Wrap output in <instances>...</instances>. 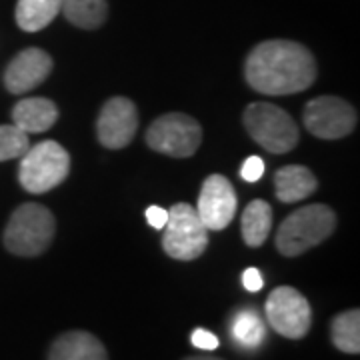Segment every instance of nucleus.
<instances>
[{"label":"nucleus","mask_w":360,"mask_h":360,"mask_svg":"<svg viewBox=\"0 0 360 360\" xmlns=\"http://www.w3.org/2000/svg\"><path fill=\"white\" fill-rule=\"evenodd\" d=\"M319 68L312 52L292 40H266L255 46L245 63L250 89L269 96L296 94L312 86Z\"/></svg>","instance_id":"1"},{"label":"nucleus","mask_w":360,"mask_h":360,"mask_svg":"<svg viewBox=\"0 0 360 360\" xmlns=\"http://www.w3.org/2000/svg\"><path fill=\"white\" fill-rule=\"evenodd\" d=\"M336 229V214L330 206L309 205L290 212L276 232V248L284 257H298L321 245Z\"/></svg>","instance_id":"2"},{"label":"nucleus","mask_w":360,"mask_h":360,"mask_svg":"<svg viewBox=\"0 0 360 360\" xmlns=\"http://www.w3.org/2000/svg\"><path fill=\"white\" fill-rule=\"evenodd\" d=\"M54 232L56 220L51 210L37 202H25L11 214L2 240L16 257H39L51 246Z\"/></svg>","instance_id":"3"},{"label":"nucleus","mask_w":360,"mask_h":360,"mask_svg":"<svg viewBox=\"0 0 360 360\" xmlns=\"http://www.w3.org/2000/svg\"><path fill=\"white\" fill-rule=\"evenodd\" d=\"M243 124L250 139L272 155L290 153L300 139L292 116L272 103L248 104L243 115Z\"/></svg>","instance_id":"4"},{"label":"nucleus","mask_w":360,"mask_h":360,"mask_svg":"<svg viewBox=\"0 0 360 360\" xmlns=\"http://www.w3.org/2000/svg\"><path fill=\"white\" fill-rule=\"evenodd\" d=\"M70 170V156L56 141H44L28 146L20 156L18 180L32 194L49 193L63 184Z\"/></svg>","instance_id":"5"},{"label":"nucleus","mask_w":360,"mask_h":360,"mask_svg":"<svg viewBox=\"0 0 360 360\" xmlns=\"http://www.w3.org/2000/svg\"><path fill=\"white\" fill-rule=\"evenodd\" d=\"M162 231V248L174 260H194L208 246V229L202 224L196 208L186 202L170 206Z\"/></svg>","instance_id":"6"},{"label":"nucleus","mask_w":360,"mask_h":360,"mask_svg":"<svg viewBox=\"0 0 360 360\" xmlns=\"http://www.w3.org/2000/svg\"><path fill=\"white\" fill-rule=\"evenodd\" d=\"M202 142L198 120L182 112H168L156 118L146 130V144L160 155L174 158L193 156Z\"/></svg>","instance_id":"7"},{"label":"nucleus","mask_w":360,"mask_h":360,"mask_svg":"<svg viewBox=\"0 0 360 360\" xmlns=\"http://www.w3.org/2000/svg\"><path fill=\"white\" fill-rule=\"evenodd\" d=\"M302 120L310 134L324 141L345 139L356 129L359 116L352 104L338 96H319L307 103Z\"/></svg>","instance_id":"8"},{"label":"nucleus","mask_w":360,"mask_h":360,"mask_svg":"<svg viewBox=\"0 0 360 360\" xmlns=\"http://www.w3.org/2000/svg\"><path fill=\"white\" fill-rule=\"evenodd\" d=\"M266 319L278 335L298 340L309 335L312 310L302 292L292 286H278L266 298Z\"/></svg>","instance_id":"9"},{"label":"nucleus","mask_w":360,"mask_h":360,"mask_svg":"<svg viewBox=\"0 0 360 360\" xmlns=\"http://www.w3.org/2000/svg\"><path fill=\"white\" fill-rule=\"evenodd\" d=\"M139 130V110L130 98L115 96L104 103L96 120V136L104 148L120 150L129 146Z\"/></svg>","instance_id":"10"},{"label":"nucleus","mask_w":360,"mask_h":360,"mask_svg":"<svg viewBox=\"0 0 360 360\" xmlns=\"http://www.w3.org/2000/svg\"><path fill=\"white\" fill-rule=\"evenodd\" d=\"M238 198L231 180L222 174H210L205 180L196 212L208 231H222L226 229L236 214Z\"/></svg>","instance_id":"11"},{"label":"nucleus","mask_w":360,"mask_h":360,"mask_svg":"<svg viewBox=\"0 0 360 360\" xmlns=\"http://www.w3.org/2000/svg\"><path fill=\"white\" fill-rule=\"evenodd\" d=\"M52 72V58L42 49L18 52L4 70V86L13 94H25L40 86Z\"/></svg>","instance_id":"12"},{"label":"nucleus","mask_w":360,"mask_h":360,"mask_svg":"<svg viewBox=\"0 0 360 360\" xmlns=\"http://www.w3.org/2000/svg\"><path fill=\"white\" fill-rule=\"evenodd\" d=\"M46 360H108V352L86 330H68L52 342Z\"/></svg>","instance_id":"13"},{"label":"nucleus","mask_w":360,"mask_h":360,"mask_svg":"<svg viewBox=\"0 0 360 360\" xmlns=\"http://www.w3.org/2000/svg\"><path fill=\"white\" fill-rule=\"evenodd\" d=\"M58 120V108L56 104L34 96V98H25L18 101L13 108V124L26 134H40L52 129V124Z\"/></svg>","instance_id":"14"},{"label":"nucleus","mask_w":360,"mask_h":360,"mask_svg":"<svg viewBox=\"0 0 360 360\" xmlns=\"http://www.w3.org/2000/svg\"><path fill=\"white\" fill-rule=\"evenodd\" d=\"M274 188L281 202H298L319 188V180L312 170L302 165H288L276 170L274 174Z\"/></svg>","instance_id":"15"},{"label":"nucleus","mask_w":360,"mask_h":360,"mask_svg":"<svg viewBox=\"0 0 360 360\" xmlns=\"http://www.w3.org/2000/svg\"><path fill=\"white\" fill-rule=\"evenodd\" d=\"M63 11V0H18L14 18L26 32H39Z\"/></svg>","instance_id":"16"},{"label":"nucleus","mask_w":360,"mask_h":360,"mask_svg":"<svg viewBox=\"0 0 360 360\" xmlns=\"http://www.w3.org/2000/svg\"><path fill=\"white\" fill-rule=\"evenodd\" d=\"M243 238L250 248H258L266 243L272 229V208L266 200H252L246 206L240 220Z\"/></svg>","instance_id":"17"},{"label":"nucleus","mask_w":360,"mask_h":360,"mask_svg":"<svg viewBox=\"0 0 360 360\" xmlns=\"http://www.w3.org/2000/svg\"><path fill=\"white\" fill-rule=\"evenodd\" d=\"M63 13L70 25L94 30L104 25L108 16L106 0H63Z\"/></svg>","instance_id":"18"},{"label":"nucleus","mask_w":360,"mask_h":360,"mask_svg":"<svg viewBox=\"0 0 360 360\" xmlns=\"http://www.w3.org/2000/svg\"><path fill=\"white\" fill-rule=\"evenodd\" d=\"M330 338L340 352L359 354L360 352V310L350 309L340 312L330 322Z\"/></svg>","instance_id":"19"},{"label":"nucleus","mask_w":360,"mask_h":360,"mask_svg":"<svg viewBox=\"0 0 360 360\" xmlns=\"http://www.w3.org/2000/svg\"><path fill=\"white\" fill-rule=\"evenodd\" d=\"M232 335L236 338L238 345H243L246 348H257L262 340H264V324L260 321L255 310H240L234 322H232Z\"/></svg>","instance_id":"20"},{"label":"nucleus","mask_w":360,"mask_h":360,"mask_svg":"<svg viewBox=\"0 0 360 360\" xmlns=\"http://www.w3.org/2000/svg\"><path fill=\"white\" fill-rule=\"evenodd\" d=\"M28 134L14 124H0V162L20 158L28 150Z\"/></svg>","instance_id":"21"},{"label":"nucleus","mask_w":360,"mask_h":360,"mask_svg":"<svg viewBox=\"0 0 360 360\" xmlns=\"http://www.w3.org/2000/svg\"><path fill=\"white\" fill-rule=\"evenodd\" d=\"M262 174H264V160L260 156H248L240 168V176L246 182H257L262 179Z\"/></svg>","instance_id":"22"},{"label":"nucleus","mask_w":360,"mask_h":360,"mask_svg":"<svg viewBox=\"0 0 360 360\" xmlns=\"http://www.w3.org/2000/svg\"><path fill=\"white\" fill-rule=\"evenodd\" d=\"M191 342L196 348H200V350H214V348H219V338L212 333L205 330V328H196L191 335Z\"/></svg>","instance_id":"23"},{"label":"nucleus","mask_w":360,"mask_h":360,"mask_svg":"<svg viewBox=\"0 0 360 360\" xmlns=\"http://www.w3.org/2000/svg\"><path fill=\"white\" fill-rule=\"evenodd\" d=\"M146 220H148V224H150L153 229L160 231V229H165V224H167L168 210H165L162 206H148V208H146Z\"/></svg>","instance_id":"24"},{"label":"nucleus","mask_w":360,"mask_h":360,"mask_svg":"<svg viewBox=\"0 0 360 360\" xmlns=\"http://www.w3.org/2000/svg\"><path fill=\"white\" fill-rule=\"evenodd\" d=\"M243 284H245V288L248 292H258V290L262 288V284H264L260 270L246 269L245 274H243Z\"/></svg>","instance_id":"25"},{"label":"nucleus","mask_w":360,"mask_h":360,"mask_svg":"<svg viewBox=\"0 0 360 360\" xmlns=\"http://www.w3.org/2000/svg\"><path fill=\"white\" fill-rule=\"evenodd\" d=\"M182 360H222V359H217V356H186V359Z\"/></svg>","instance_id":"26"}]
</instances>
